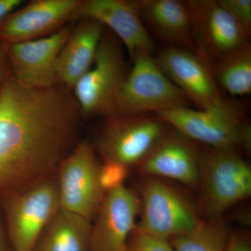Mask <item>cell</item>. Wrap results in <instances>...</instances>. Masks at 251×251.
Here are the masks:
<instances>
[{"label": "cell", "mask_w": 251, "mask_h": 251, "mask_svg": "<svg viewBox=\"0 0 251 251\" xmlns=\"http://www.w3.org/2000/svg\"><path fill=\"white\" fill-rule=\"evenodd\" d=\"M219 1L249 39L251 33V0H219Z\"/></svg>", "instance_id": "obj_24"}, {"label": "cell", "mask_w": 251, "mask_h": 251, "mask_svg": "<svg viewBox=\"0 0 251 251\" xmlns=\"http://www.w3.org/2000/svg\"><path fill=\"white\" fill-rule=\"evenodd\" d=\"M185 2L191 16L198 54L204 59L209 57L218 62L249 41L219 0H187Z\"/></svg>", "instance_id": "obj_13"}, {"label": "cell", "mask_w": 251, "mask_h": 251, "mask_svg": "<svg viewBox=\"0 0 251 251\" xmlns=\"http://www.w3.org/2000/svg\"><path fill=\"white\" fill-rule=\"evenodd\" d=\"M135 8L144 24L173 46L198 53L192 22L185 1L135 0Z\"/></svg>", "instance_id": "obj_18"}, {"label": "cell", "mask_w": 251, "mask_h": 251, "mask_svg": "<svg viewBox=\"0 0 251 251\" xmlns=\"http://www.w3.org/2000/svg\"><path fill=\"white\" fill-rule=\"evenodd\" d=\"M126 251H175L168 241L135 228L130 234Z\"/></svg>", "instance_id": "obj_23"}, {"label": "cell", "mask_w": 251, "mask_h": 251, "mask_svg": "<svg viewBox=\"0 0 251 251\" xmlns=\"http://www.w3.org/2000/svg\"><path fill=\"white\" fill-rule=\"evenodd\" d=\"M72 29V25L68 24L46 37L3 45L12 76L29 88L57 87V60Z\"/></svg>", "instance_id": "obj_10"}, {"label": "cell", "mask_w": 251, "mask_h": 251, "mask_svg": "<svg viewBox=\"0 0 251 251\" xmlns=\"http://www.w3.org/2000/svg\"><path fill=\"white\" fill-rule=\"evenodd\" d=\"M73 19H92L108 28L126 49L130 60L139 52L153 54L154 43L133 1L82 0Z\"/></svg>", "instance_id": "obj_16"}, {"label": "cell", "mask_w": 251, "mask_h": 251, "mask_svg": "<svg viewBox=\"0 0 251 251\" xmlns=\"http://www.w3.org/2000/svg\"><path fill=\"white\" fill-rule=\"evenodd\" d=\"M104 27L92 19L80 20L73 27L57 60V86L68 92L93 65Z\"/></svg>", "instance_id": "obj_17"}, {"label": "cell", "mask_w": 251, "mask_h": 251, "mask_svg": "<svg viewBox=\"0 0 251 251\" xmlns=\"http://www.w3.org/2000/svg\"><path fill=\"white\" fill-rule=\"evenodd\" d=\"M11 71L5 54L4 46L0 44V87L2 85L6 77L9 75Z\"/></svg>", "instance_id": "obj_27"}, {"label": "cell", "mask_w": 251, "mask_h": 251, "mask_svg": "<svg viewBox=\"0 0 251 251\" xmlns=\"http://www.w3.org/2000/svg\"><path fill=\"white\" fill-rule=\"evenodd\" d=\"M91 229L90 220L60 208L32 251H90Z\"/></svg>", "instance_id": "obj_19"}, {"label": "cell", "mask_w": 251, "mask_h": 251, "mask_svg": "<svg viewBox=\"0 0 251 251\" xmlns=\"http://www.w3.org/2000/svg\"><path fill=\"white\" fill-rule=\"evenodd\" d=\"M218 85L232 97H244L251 92L250 43L234 50L216 62L212 69Z\"/></svg>", "instance_id": "obj_20"}, {"label": "cell", "mask_w": 251, "mask_h": 251, "mask_svg": "<svg viewBox=\"0 0 251 251\" xmlns=\"http://www.w3.org/2000/svg\"><path fill=\"white\" fill-rule=\"evenodd\" d=\"M155 59L167 76L199 109L214 108L228 101L221 94L209 63L199 54L171 46Z\"/></svg>", "instance_id": "obj_11"}, {"label": "cell", "mask_w": 251, "mask_h": 251, "mask_svg": "<svg viewBox=\"0 0 251 251\" xmlns=\"http://www.w3.org/2000/svg\"><path fill=\"white\" fill-rule=\"evenodd\" d=\"M99 162L89 142H79L59 165L55 175L60 208L92 221L103 202Z\"/></svg>", "instance_id": "obj_7"}, {"label": "cell", "mask_w": 251, "mask_h": 251, "mask_svg": "<svg viewBox=\"0 0 251 251\" xmlns=\"http://www.w3.org/2000/svg\"><path fill=\"white\" fill-rule=\"evenodd\" d=\"M79 115L71 92L25 87L10 73L0 87V197L54 177L78 143Z\"/></svg>", "instance_id": "obj_1"}, {"label": "cell", "mask_w": 251, "mask_h": 251, "mask_svg": "<svg viewBox=\"0 0 251 251\" xmlns=\"http://www.w3.org/2000/svg\"><path fill=\"white\" fill-rule=\"evenodd\" d=\"M201 158V152L195 142L168 126L138 167L140 173L146 176L174 180L185 186L198 187Z\"/></svg>", "instance_id": "obj_15"}, {"label": "cell", "mask_w": 251, "mask_h": 251, "mask_svg": "<svg viewBox=\"0 0 251 251\" xmlns=\"http://www.w3.org/2000/svg\"><path fill=\"white\" fill-rule=\"evenodd\" d=\"M0 201L14 251H32L46 226L60 209L54 176L1 196Z\"/></svg>", "instance_id": "obj_6"}, {"label": "cell", "mask_w": 251, "mask_h": 251, "mask_svg": "<svg viewBox=\"0 0 251 251\" xmlns=\"http://www.w3.org/2000/svg\"><path fill=\"white\" fill-rule=\"evenodd\" d=\"M82 0H34L15 10L0 24V44L6 46L54 34L68 25Z\"/></svg>", "instance_id": "obj_12"}, {"label": "cell", "mask_w": 251, "mask_h": 251, "mask_svg": "<svg viewBox=\"0 0 251 251\" xmlns=\"http://www.w3.org/2000/svg\"><path fill=\"white\" fill-rule=\"evenodd\" d=\"M225 251H251L249 238L242 234L230 232Z\"/></svg>", "instance_id": "obj_25"}, {"label": "cell", "mask_w": 251, "mask_h": 251, "mask_svg": "<svg viewBox=\"0 0 251 251\" xmlns=\"http://www.w3.org/2000/svg\"><path fill=\"white\" fill-rule=\"evenodd\" d=\"M130 168L117 162L104 161L99 172L100 186L106 194L115 188L125 185Z\"/></svg>", "instance_id": "obj_22"}, {"label": "cell", "mask_w": 251, "mask_h": 251, "mask_svg": "<svg viewBox=\"0 0 251 251\" xmlns=\"http://www.w3.org/2000/svg\"><path fill=\"white\" fill-rule=\"evenodd\" d=\"M139 211V196L125 185L107 193L92 224L90 251H126Z\"/></svg>", "instance_id": "obj_14"}, {"label": "cell", "mask_w": 251, "mask_h": 251, "mask_svg": "<svg viewBox=\"0 0 251 251\" xmlns=\"http://www.w3.org/2000/svg\"><path fill=\"white\" fill-rule=\"evenodd\" d=\"M128 72L122 43L104 27L93 65L73 88L80 112L106 118L115 115Z\"/></svg>", "instance_id": "obj_2"}, {"label": "cell", "mask_w": 251, "mask_h": 251, "mask_svg": "<svg viewBox=\"0 0 251 251\" xmlns=\"http://www.w3.org/2000/svg\"><path fill=\"white\" fill-rule=\"evenodd\" d=\"M107 119L97 140V151L103 162L129 168L139 166L168 127L156 114L114 115Z\"/></svg>", "instance_id": "obj_8"}, {"label": "cell", "mask_w": 251, "mask_h": 251, "mask_svg": "<svg viewBox=\"0 0 251 251\" xmlns=\"http://www.w3.org/2000/svg\"><path fill=\"white\" fill-rule=\"evenodd\" d=\"M131 62L115 115L157 114L189 106L187 97L162 71L152 54L139 52Z\"/></svg>", "instance_id": "obj_4"}, {"label": "cell", "mask_w": 251, "mask_h": 251, "mask_svg": "<svg viewBox=\"0 0 251 251\" xmlns=\"http://www.w3.org/2000/svg\"><path fill=\"white\" fill-rule=\"evenodd\" d=\"M0 251H14L5 227L4 223L0 216Z\"/></svg>", "instance_id": "obj_28"}, {"label": "cell", "mask_w": 251, "mask_h": 251, "mask_svg": "<svg viewBox=\"0 0 251 251\" xmlns=\"http://www.w3.org/2000/svg\"><path fill=\"white\" fill-rule=\"evenodd\" d=\"M201 207L208 220L221 219L251 194L250 165L237 150L214 149L201 153Z\"/></svg>", "instance_id": "obj_3"}, {"label": "cell", "mask_w": 251, "mask_h": 251, "mask_svg": "<svg viewBox=\"0 0 251 251\" xmlns=\"http://www.w3.org/2000/svg\"><path fill=\"white\" fill-rule=\"evenodd\" d=\"M139 222L135 228L169 241L189 232L201 219L192 200L160 178L148 176L140 188Z\"/></svg>", "instance_id": "obj_5"}, {"label": "cell", "mask_w": 251, "mask_h": 251, "mask_svg": "<svg viewBox=\"0 0 251 251\" xmlns=\"http://www.w3.org/2000/svg\"><path fill=\"white\" fill-rule=\"evenodd\" d=\"M156 115L195 143L217 150H237L241 147L245 122L240 110L229 100L214 108L196 110L179 107Z\"/></svg>", "instance_id": "obj_9"}, {"label": "cell", "mask_w": 251, "mask_h": 251, "mask_svg": "<svg viewBox=\"0 0 251 251\" xmlns=\"http://www.w3.org/2000/svg\"><path fill=\"white\" fill-rule=\"evenodd\" d=\"M229 234L222 219L201 220L195 228L168 242L175 251H225Z\"/></svg>", "instance_id": "obj_21"}, {"label": "cell", "mask_w": 251, "mask_h": 251, "mask_svg": "<svg viewBox=\"0 0 251 251\" xmlns=\"http://www.w3.org/2000/svg\"><path fill=\"white\" fill-rule=\"evenodd\" d=\"M21 0H0V24L8 15L22 6Z\"/></svg>", "instance_id": "obj_26"}]
</instances>
